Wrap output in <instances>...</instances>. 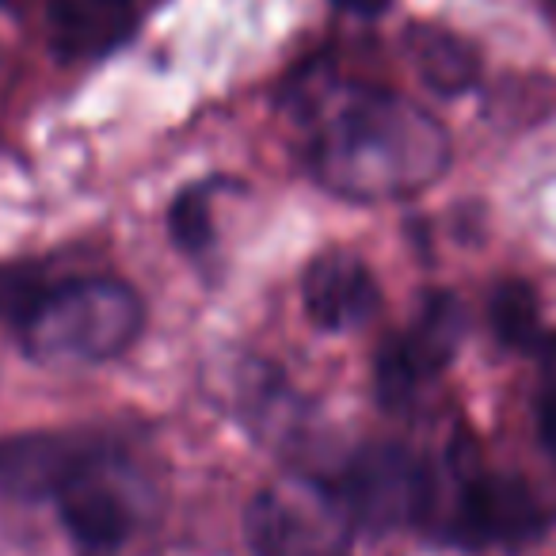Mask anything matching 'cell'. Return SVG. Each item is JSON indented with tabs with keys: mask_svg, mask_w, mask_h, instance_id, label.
Instances as JSON below:
<instances>
[{
	"mask_svg": "<svg viewBox=\"0 0 556 556\" xmlns=\"http://www.w3.org/2000/svg\"><path fill=\"white\" fill-rule=\"evenodd\" d=\"M541 358H545V386H541L538 396V434H541V446L556 457V336Z\"/></svg>",
	"mask_w": 556,
	"mask_h": 556,
	"instance_id": "14",
	"label": "cell"
},
{
	"mask_svg": "<svg viewBox=\"0 0 556 556\" xmlns=\"http://www.w3.org/2000/svg\"><path fill=\"white\" fill-rule=\"evenodd\" d=\"M488 320L500 343H507L510 351H526V355H545L553 343V328H545L541 320V302L538 290L522 278H503L500 287L488 298Z\"/></svg>",
	"mask_w": 556,
	"mask_h": 556,
	"instance_id": "12",
	"label": "cell"
},
{
	"mask_svg": "<svg viewBox=\"0 0 556 556\" xmlns=\"http://www.w3.org/2000/svg\"><path fill=\"white\" fill-rule=\"evenodd\" d=\"M309 168L351 202H396L450 168V134L427 108L389 88H343L313 118Z\"/></svg>",
	"mask_w": 556,
	"mask_h": 556,
	"instance_id": "1",
	"label": "cell"
},
{
	"mask_svg": "<svg viewBox=\"0 0 556 556\" xmlns=\"http://www.w3.org/2000/svg\"><path fill=\"white\" fill-rule=\"evenodd\" d=\"M404 54L412 70L419 73L431 92L439 96H462L477 88L480 80V54L469 39L439 24H412L404 31Z\"/></svg>",
	"mask_w": 556,
	"mask_h": 556,
	"instance_id": "11",
	"label": "cell"
},
{
	"mask_svg": "<svg viewBox=\"0 0 556 556\" xmlns=\"http://www.w3.org/2000/svg\"><path fill=\"white\" fill-rule=\"evenodd\" d=\"M146 328L141 294L115 275H80L47 282L16 320L24 355L35 363H111L138 343Z\"/></svg>",
	"mask_w": 556,
	"mask_h": 556,
	"instance_id": "2",
	"label": "cell"
},
{
	"mask_svg": "<svg viewBox=\"0 0 556 556\" xmlns=\"http://www.w3.org/2000/svg\"><path fill=\"white\" fill-rule=\"evenodd\" d=\"M545 526L533 492L518 477L492 469H462L454 530L472 545H518Z\"/></svg>",
	"mask_w": 556,
	"mask_h": 556,
	"instance_id": "6",
	"label": "cell"
},
{
	"mask_svg": "<svg viewBox=\"0 0 556 556\" xmlns=\"http://www.w3.org/2000/svg\"><path fill=\"white\" fill-rule=\"evenodd\" d=\"M229 179H202L176 194L168 210V232L187 255H206L214 248V194H222Z\"/></svg>",
	"mask_w": 556,
	"mask_h": 556,
	"instance_id": "13",
	"label": "cell"
},
{
	"mask_svg": "<svg viewBox=\"0 0 556 556\" xmlns=\"http://www.w3.org/2000/svg\"><path fill=\"white\" fill-rule=\"evenodd\" d=\"M348 507L351 522L370 530H396L427 515L431 472L401 442H370L355 450L336 480H328Z\"/></svg>",
	"mask_w": 556,
	"mask_h": 556,
	"instance_id": "5",
	"label": "cell"
},
{
	"mask_svg": "<svg viewBox=\"0 0 556 556\" xmlns=\"http://www.w3.org/2000/svg\"><path fill=\"white\" fill-rule=\"evenodd\" d=\"M358 526L328 480L282 477L248 500L244 538L255 556H351Z\"/></svg>",
	"mask_w": 556,
	"mask_h": 556,
	"instance_id": "3",
	"label": "cell"
},
{
	"mask_svg": "<svg viewBox=\"0 0 556 556\" xmlns=\"http://www.w3.org/2000/svg\"><path fill=\"white\" fill-rule=\"evenodd\" d=\"M465 305L446 290H431L419 313L389 336L374 355V389L389 408H408L450 363L465 340Z\"/></svg>",
	"mask_w": 556,
	"mask_h": 556,
	"instance_id": "4",
	"label": "cell"
},
{
	"mask_svg": "<svg viewBox=\"0 0 556 556\" xmlns=\"http://www.w3.org/2000/svg\"><path fill=\"white\" fill-rule=\"evenodd\" d=\"M115 457L111 450L96 457L85 472L70 480L54 495L58 515H62L70 538L85 556H108L134 533V503L130 492L118 484Z\"/></svg>",
	"mask_w": 556,
	"mask_h": 556,
	"instance_id": "8",
	"label": "cell"
},
{
	"mask_svg": "<svg viewBox=\"0 0 556 556\" xmlns=\"http://www.w3.org/2000/svg\"><path fill=\"white\" fill-rule=\"evenodd\" d=\"M108 454L100 439L73 431H24L0 439V492L16 500H54L77 472Z\"/></svg>",
	"mask_w": 556,
	"mask_h": 556,
	"instance_id": "7",
	"label": "cell"
},
{
	"mask_svg": "<svg viewBox=\"0 0 556 556\" xmlns=\"http://www.w3.org/2000/svg\"><path fill=\"white\" fill-rule=\"evenodd\" d=\"M153 0H50L47 35L50 47L65 62L108 58L134 39L141 16Z\"/></svg>",
	"mask_w": 556,
	"mask_h": 556,
	"instance_id": "10",
	"label": "cell"
},
{
	"mask_svg": "<svg viewBox=\"0 0 556 556\" xmlns=\"http://www.w3.org/2000/svg\"><path fill=\"white\" fill-rule=\"evenodd\" d=\"M545 9L553 12V20H556V0H545Z\"/></svg>",
	"mask_w": 556,
	"mask_h": 556,
	"instance_id": "16",
	"label": "cell"
},
{
	"mask_svg": "<svg viewBox=\"0 0 556 556\" xmlns=\"http://www.w3.org/2000/svg\"><path fill=\"white\" fill-rule=\"evenodd\" d=\"M305 313L325 332H355L381 309V287L370 263L348 248H325L302 278Z\"/></svg>",
	"mask_w": 556,
	"mask_h": 556,
	"instance_id": "9",
	"label": "cell"
},
{
	"mask_svg": "<svg viewBox=\"0 0 556 556\" xmlns=\"http://www.w3.org/2000/svg\"><path fill=\"white\" fill-rule=\"evenodd\" d=\"M336 4L348 12H358V16H378V12H386L393 0H336Z\"/></svg>",
	"mask_w": 556,
	"mask_h": 556,
	"instance_id": "15",
	"label": "cell"
}]
</instances>
